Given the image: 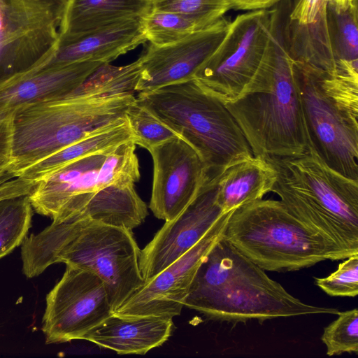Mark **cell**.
<instances>
[{"mask_svg":"<svg viewBox=\"0 0 358 358\" xmlns=\"http://www.w3.org/2000/svg\"><path fill=\"white\" fill-rule=\"evenodd\" d=\"M153 179L149 208L165 222L176 218L193 200L208 178L196 150L179 136L153 147Z\"/></svg>","mask_w":358,"mask_h":358,"instance_id":"obj_13","label":"cell"},{"mask_svg":"<svg viewBox=\"0 0 358 358\" xmlns=\"http://www.w3.org/2000/svg\"><path fill=\"white\" fill-rule=\"evenodd\" d=\"M217 178L206 181L189 205L176 218L165 222L141 250L139 266L145 282L191 249L224 214L217 200Z\"/></svg>","mask_w":358,"mask_h":358,"instance_id":"obj_14","label":"cell"},{"mask_svg":"<svg viewBox=\"0 0 358 358\" xmlns=\"http://www.w3.org/2000/svg\"><path fill=\"white\" fill-rule=\"evenodd\" d=\"M338 317L324 329L321 336L329 357L358 353V310L338 312Z\"/></svg>","mask_w":358,"mask_h":358,"instance_id":"obj_30","label":"cell"},{"mask_svg":"<svg viewBox=\"0 0 358 358\" xmlns=\"http://www.w3.org/2000/svg\"><path fill=\"white\" fill-rule=\"evenodd\" d=\"M287 5L273 9L270 38L251 81L225 103L253 156H298L308 150L299 94L286 33Z\"/></svg>","mask_w":358,"mask_h":358,"instance_id":"obj_2","label":"cell"},{"mask_svg":"<svg viewBox=\"0 0 358 358\" xmlns=\"http://www.w3.org/2000/svg\"><path fill=\"white\" fill-rule=\"evenodd\" d=\"M224 238L264 271H293L355 253L305 224L280 201L259 199L234 210Z\"/></svg>","mask_w":358,"mask_h":358,"instance_id":"obj_5","label":"cell"},{"mask_svg":"<svg viewBox=\"0 0 358 358\" xmlns=\"http://www.w3.org/2000/svg\"><path fill=\"white\" fill-rule=\"evenodd\" d=\"M67 0H0V77L50 59Z\"/></svg>","mask_w":358,"mask_h":358,"instance_id":"obj_10","label":"cell"},{"mask_svg":"<svg viewBox=\"0 0 358 358\" xmlns=\"http://www.w3.org/2000/svg\"><path fill=\"white\" fill-rule=\"evenodd\" d=\"M357 1L345 9L327 4L331 50L338 76L358 78Z\"/></svg>","mask_w":358,"mask_h":358,"instance_id":"obj_25","label":"cell"},{"mask_svg":"<svg viewBox=\"0 0 358 358\" xmlns=\"http://www.w3.org/2000/svg\"><path fill=\"white\" fill-rule=\"evenodd\" d=\"M141 21L146 40L157 46L180 41L216 22L152 9L142 16Z\"/></svg>","mask_w":358,"mask_h":358,"instance_id":"obj_26","label":"cell"},{"mask_svg":"<svg viewBox=\"0 0 358 358\" xmlns=\"http://www.w3.org/2000/svg\"><path fill=\"white\" fill-rule=\"evenodd\" d=\"M113 313L103 281L87 270L66 265L46 296L42 331L46 344L83 340Z\"/></svg>","mask_w":358,"mask_h":358,"instance_id":"obj_11","label":"cell"},{"mask_svg":"<svg viewBox=\"0 0 358 358\" xmlns=\"http://www.w3.org/2000/svg\"><path fill=\"white\" fill-rule=\"evenodd\" d=\"M28 195L0 201V259L21 246L31 226Z\"/></svg>","mask_w":358,"mask_h":358,"instance_id":"obj_27","label":"cell"},{"mask_svg":"<svg viewBox=\"0 0 358 358\" xmlns=\"http://www.w3.org/2000/svg\"><path fill=\"white\" fill-rule=\"evenodd\" d=\"M273 9L250 10L230 21L223 41L194 78L224 103L234 100L255 76L270 38Z\"/></svg>","mask_w":358,"mask_h":358,"instance_id":"obj_9","label":"cell"},{"mask_svg":"<svg viewBox=\"0 0 358 358\" xmlns=\"http://www.w3.org/2000/svg\"><path fill=\"white\" fill-rule=\"evenodd\" d=\"M184 306L234 324L339 312L294 297L224 237L199 266Z\"/></svg>","mask_w":358,"mask_h":358,"instance_id":"obj_4","label":"cell"},{"mask_svg":"<svg viewBox=\"0 0 358 358\" xmlns=\"http://www.w3.org/2000/svg\"><path fill=\"white\" fill-rule=\"evenodd\" d=\"M233 210L223 214L196 244L157 275L145 282L114 313L171 318L179 315L199 266L223 237Z\"/></svg>","mask_w":358,"mask_h":358,"instance_id":"obj_12","label":"cell"},{"mask_svg":"<svg viewBox=\"0 0 358 358\" xmlns=\"http://www.w3.org/2000/svg\"><path fill=\"white\" fill-rule=\"evenodd\" d=\"M283 0H229L231 9L255 10L268 9Z\"/></svg>","mask_w":358,"mask_h":358,"instance_id":"obj_35","label":"cell"},{"mask_svg":"<svg viewBox=\"0 0 358 358\" xmlns=\"http://www.w3.org/2000/svg\"><path fill=\"white\" fill-rule=\"evenodd\" d=\"M148 215L147 205L137 194L134 185H109L93 195L79 216L132 230L142 224Z\"/></svg>","mask_w":358,"mask_h":358,"instance_id":"obj_23","label":"cell"},{"mask_svg":"<svg viewBox=\"0 0 358 358\" xmlns=\"http://www.w3.org/2000/svg\"><path fill=\"white\" fill-rule=\"evenodd\" d=\"M141 18L128 19L72 39L59 41L50 62L70 64L94 61L110 63L147 41Z\"/></svg>","mask_w":358,"mask_h":358,"instance_id":"obj_19","label":"cell"},{"mask_svg":"<svg viewBox=\"0 0 358 358\" xmlns=\"http://www.w3.org/2000/svg\"><path fill=\"white\" fill-rule=\"evenodd\" d=\"M14 177L11 173H10L8 171H5L0 173V184L8 181L9 180L13 179Z\"/></svg>","mask_w":358,"mask_h":358,"instance_id":"obj_36","label":"cell"},{"mask_svg":"<svg viewBox=\"0 0 358 358\" xmlns=\"http://www.w3.org/2000/svg\"><path fill=\"white\" fill-rule=\"evenodd\" d=\"M315 283L331 296L355 297L358 294V254L341 263L337 269L325 278H316Z\"/></svg>","mask_w":358,"mask_h":358,"instance_id":"obj_32","label":"cell"},{"mask_svg":"<svg viewBox=\"0 0 358 358\" xmlns=\"http://www.w3.org/2000/svg\"><path fill=\"white\" fill-rule=\"evenodd\" d=\"M136 144L129 140L115 147L106 155L97 175L98 191L109 185H134L140 179Z\"/></svg>","mask_w":358,"mask_h":358,"instance_id":"obj_28","label":"cell"},{"mask_svg":"<svg viewBox=\"0 0 358 358\" xmlns=\"http://www.w3.org/2000/svg\"><path fill=\"white\" fill-rule=\"evenodd\" d=\"M113 149L70 162L38 182L28 195L33 210L52 222L78 217L98 191L99 171Z\"/></svg>","mask_w":358,"mask_h":358,"instance_id":"obj_16","label":"cell"},{"mask_svg":"<svg viewBox=\"0 0 358 358\" xmlns=\"http://www.w3.org/2000/svg\"><path fill=\"white\" fill-rule=\"evenodd\" d=\"M229 24L222 17L176 43L162 46L150 43L138 58L141 71L135 92H147L194 78L223 41Z\"/></svg>","mask_w":358,"mask_h":358,"instance_id":"obj_15","label":"cell"},{"mask_svg":"<svg viewBox=\"0 0 358 358\" xmlns=\"http://www.w3.org/2000/svg\"><path fill=\"white\" fill-rule=\"evenodd\" d=\"M128 89L121 71L102 65L71 93L17 108L8 171L17 177L57 151L126 121V113L136 99Z\"/></svg>","mask_w":358,"mask_h":358,"instance_id":"obj_1","label":"cell"},{"mask_svg":"<svg viewBox=\"0 0 358 358\" xmlns=\"http://www.w3.org/2000/svg\"><path fill=\"white\" fill-rule=\"evenodd\" d=\"M140 255L131 230L83 217L52 222L21 245L27 278L57 263L91 271L103 281L113 313L144 284Z\"/></svg>","mask_w":358,"mask_h":358,"instance_id":"obj_3","label":"cell"},{"mask_svg":"<svg viewBox=\"0 0 358 358\" xmlns=\"http://www.w3.org/2000/svg\"><path fill=\"white\" fill-rule=\"evenodd\" d=\"M14 113L0 117V173L8 171L12 162L13 121Z\"/></svg>","mask_w":358,"mask_h":358,"instance_id":"obj_33","label":"cell"},{"mask_svg":"<svg viewBox=\"0 0 358 358\" xmlns=\"http://www.w3.org/2000/svg\"><path fill=\"white\" fill-rule=\"evenodd\" d=\"M173 320L157 315L124 316L113 313L84 337L119 355H145L162 345L171 334Z\"/></svg>","mask_w":358,"mask_h":358,"instance_id":"obj_20","label":"cell"},{"mask_svg":"<svg viewBox=\"0 0 358 358\" xmlns=\"http://www.w3.org/2000/svg\"><path fill=\"white\" fill-rule=\"evenodd\" d=\"M126 120L134 143L148 151L156 145L178 136L136 101L128 108Z\"/></svg>","mask_w":358,"mask_h":358,"instance_id":"obj_29","label":"cell"},{"mask_svg":"<svg viewBox=\"0 0 358 358\" xmlns=\"http://www.w3.org/2000/svg\"><path fill=\"white\" fill-rule=\"evenodd\" d=\"M152 9L215 22L231 9L229 0H151Z\"/></svg>","mask_w":358,"mask_h":358,"instance_id":"obj_31","label":"cell"},{"mask_svg":"<svg viewBox=\"0 0 358 358\" xmlns=\"http://www.w3.org/2000/svg\"><path fill=\"white\" fill-rule=\"evenodd\" d=\"M136 101L199 153L209 180L253 154L225 103L192 78L152 91L138 92Z\"/></svg>","mask_w":358,"mask_h":358,"instance_id":"obj_6","label":"cell"},{"mask_svg":"<svg viewBox=\"0 0 358 358\" xmlns=\"http://www.w3.org/2000/svg\"><path fill=\"white\" fill-rule=\"evenodd\" d=\"M50 59L0 77V117L14 113L24 105L71 93L103 64L94 61L52 64Z\"/></svg>","mask_w":358,"mask_h":358,"instance_id":"obj_17","label":"cell"},{"mask_svg":"<svg viewBox=\"0 0 358 358\" xmlns=\"http://www.w3.org/2000/svg\"><path fill=\"white\" fill-rule=\"evenodd\" d=\"M277 171L265 159L255 157L237 162L217 180V200L227 213L248 203L262 199L271 192Z\"/></svg>","mask_w":358,"mask_h":358,"instance_id":"obj_22","label":"cell"},{"mask_svg":"<svg viewBox=\"0 0 358 358\" xmlns=\"http://www.w3.org/2000/svg\"><path fill=\"white\" fill-rule=\"evenodd\" d=\"M151 10V0H67L59 41L72 39L128 19L141 17Z\"/></svg>","mask_w":358,"mask_h":358,"instance_id":"obj_21","label":"cell"},{"mask_svg":"<svg viewBox=\"0 0 358 358\" xmlns=\"http://www.w3.org/2000/svg\"><path fill=\"white\" fill-rule=\"evenodd\" d=\"M308 150L342 176L358 180V79L293 60Z\"/></svg>","mask_w":358,"mask_h":358,"instance_id":"obj_8","label":"cell"},{"mask_svg":"<svg viewBox=\"0 0 358 358\" xmlns=\"http://www.w3.org/2000/svg\"><path fill=\"white\" fill-rule=\"evenodd\" d=\"M325 0L289 1L286 33L294 61L336 76L327 28Z\"/></svg>","mask_w":358,"mask_h":358,"instance_id":"obj_18","label":"cell"},{"mask_svg":"<svg viewBox=\"0 0 358 358\" xmlns=\"http://www.w3.org/2000/svg\"><path fill=\"white\" fill-rule=\"evenodd\" d=\"M276 170L271 192L305 224L358 253V180L327 166L311 150L265 159Z\"/></svg>","mask_w":358,"mask_h":358,"instance_id":"obj_7","label":"cell"},{"mask_svg":"<svg viewBox=\"0 0 358 358\" xmlns=\"http://www.w3.org/2000/svg\"><path fill=\"white\" fill-rule=\"evenodd\" d=\"M28 192L27 182L20 178H14L0 184V201L25 196Z\"/></svg>","mask_w":358,"mask_h":358,"instance_id":"obj_34","label":"cell"},{"mask_svg":"<svg viewBox=\"0 0 358 358\" xmlns=\"http://www.w3.org/2000/svg\"><path fill=\"white\" fill-rule=\"evenodd\" d=\"M131 139L130 129L126 120L122 123L92 134L57 151L27 168L17 177L38 182L70 162L113 149Z\"/></svg>","mask_w":358,"mask_h":358,"instance_id":"obj_24","label":"cell"}]
</instances>
